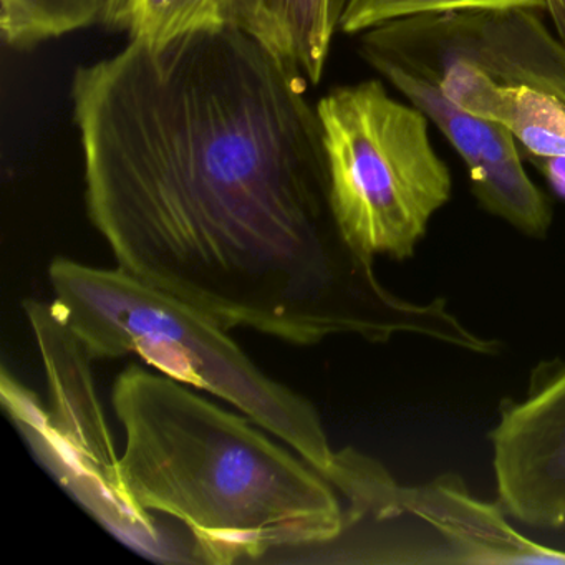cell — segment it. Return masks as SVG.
<instances>
[{"label":"cell","mask_w":565,"mask_h":565,"mask_svg":"<svg viewBox=\"0 0 565 565\" xmlns=\"http://www.w3.org/2000/svg\"><path fill=\"white\" fill-rule=\"evenodd\" d=\"M329 481L345 498V534L379 525L380 564H564L565 551L525 537L501 504L476 498L458 475L399 484L375 459L337 451ZM342 534V535H343Z\"/></svg>","instance_id":"8992f818"},{"label":"cell","mask_w":565,"mask_h":565,"mask_svg":"<svg viewBox=\"0 0 565 565\" xmlns=\"http://www.w3.org/2000/svg\"><path fill=\"white\" fill-rule=\"evenodd\" d=\"M309 87L231 22L77 67L85 203L118 269L294 345L415 335L478 349L446 299L396 296L340 233Z\"/></svg>","instance_id":"6da1fadb"},{"label":"cell","mask_w":565,"mask_h":565,"mask_svg":"<svg viewBox=\"0 0 565 565\" xmlns=\"http://www.w3.org/2000/svg\"><path fill=\"white\" fill-rule=\"evenodd\" d=\"M544 12L551 19L552 31L565 45V0H544Z\"/></svg>","instance_id":"2e32d148"},{"label":"cell","mask_w":565,"mask_h":565,"mask_svg":"<svg viewBox=\"0 0 565 565\" xmlns=\"http://www.w3.org/2000/svg\"><path fill=\"white\" fill-rule=\"evenodd\" d=\"M227 22V0H114L104 24L130 41L164 45Z\"/></svg>","instance_id":"8fae6325"},{"label":"cell","mask_w":565,"mask_h":565,"mask_svg":"<svg viewBox=\"0 0 565 565\" xmlns=\"http://www.w3.org/2000/svg\"><path fill=\"white\" fill-rule=\"evenodd\" d=\"M350 0H330V9H332L333 22H335L337 29H339L340 19H342L343 12H345L347 6Z\"/></svg>","instance_id":"e0dca14e"},{"label":"cell","mask_w":565,"mask_h":565,"mask_svg":"<svg viewBox=\"0 0 565 565\" xmlns=\"http://www.w3.org/2000/svg\"><path fill=\"white\" fill-rule=\"evenodd\" d=\"M499 504L522 524L565 531V360L539 363L489 433Z\"/></svg>","instance_id":"52a82bcc"},{"label":"cell","mask_w":565,"mask_h":565,"mask_svg":"<svg viewBox=\"0 0 565 565\" xmlns=\"http://www.w3.org/2000/svg\"><path fill=\"white\" fill-rule=\"evenodd\" d=\"M316 108L340 233L369 259H412L452 193L431 121L380 81L333 88Z\"/></svg>","instance_id":"277c9868"},{"label":"cell","mask_w":565,"mask_h":565,"mask_svg":"<svg viewBox=\"0 0 565 565\" xmlns=\"http://www.w3.org/2000/svg\"><path fill=\"white\" fill-rule=\"evenodd\" d=\"M114 0H0V31L12 49L45 42L104 24Z\"/></svg>","instance_id":"7c38bea8"},{"label":"cell","mask_w":565,"mask_h":565,"mask_svg":"<svg viewBox=\"0 0 565 565\" xmlns=\"http://www.w3.org/2000/svg\"><path fill=\"white\" fill-rule=\"evenodd\" d=\"M519 81L548 92L565 104V45L548 39L532 49L519 67Z\"/></svg>","instance_id":"5bb4252c"},{"label":"cell","mask_w":565,"mask_h":565,"mask_svg":"<svg viewBox=\"0 0 565 565\" xmlns=\"http://www.w3.org/2000/svg\"><path fill=\"white\" fill-rule=\"evenodd\" d=\"M537 161H541L542 171L555 193L565 198V158H547V160Z\"/></svg>","instance_id":"9a60e30c"},{"label":"cell","mask_w":565,"mask_h":565,"mask_svg":"<svg viewBox=\"0 0 565 565\" xmlns=\"http://www.w3.org/2000/svg\"><path fill=\"white\" fill-rule=\"evenodd\" d=\"M47 373L51 409L2 376V398L58 481L97 521L138 551L174 561L153 515L131 504L121 484L110 431L92 382V356L49 303L25 302Z\"/></svg>","instance_id":"5b68a950"},{"label":"cell","mask_w":565,"mask_h":565,"mask_svg":"<svg viewBox=\"0 0 565 565\" xmlns=\"http://www.w3.org/2000/svg\"><path fill=\"white\" fill-rule=\"evenodd\" d=\"M49 280L55 312L92 359L141 356L163 375L236 406L329 475L337 451L313 403L266 375L213 317L118 267L55 259Z\"/></svg>","instance_id":"3957f363"},{"label":"cell","mask_w":565,"mask_h":565,"mask_svg":"<svg viewBox=\"0 0 565 565\" xmlns=\"http://www.w3.org/2000/svg\"><path fill=\"white\" fill-rule=\"evenodd\" d=\"M111 405L125 431L118 471L128 499L183 522L194 562L231 565L342 537L345 508L332 482L253 419L138 365L118 375Z\"/></svg>","instance_id":"7a4b0ae2"},{"label":"cell","mask_w":565,"mask_h":565,"mask_svg":"<svg viewBox=\"0 0 565 565\" xmlns=\"http://www.w3.org/2000/svg\"><path fill=\"white\" fill-rule=\"evenodd\" d=\"M227 19L263 42L310 87L320 84L339 32L330 0H227Z\"/></svg>","instance_id":"30bf717a"},{"label":"cell","mask_w":565,"mask_h":565,"mask_svg":"<svg viewBox=\"0 0 565 565\" xmlns=\"http://www.w3.org/2000/svg\"><path fill=\"white\" fill-rule=\"evenodd\" d=\"M534 9L544 11V0H350L340 19L339 32L360 35L370 29L399 19L446 12L508 11Z\"/></svg>","instance_id":"4fadbf2b"},{"label":"cell","mask_w":565,"mask_h":565,"mask_svg":"<svg viewBox=\"0 0 565 565\" xmlns=\"http://www.w3.org/2000/svg\"><path fill=\"white\" fill-rule=\"evenodd\" d=\"M395 62L423 77L431 78L449 102L492 124L501 125L534 160L565 158V104L541 88L515 82H499L471 62Z\"/></svg>","instance_id":"9c48e42d"},{"label":"cell","mask_w":565,"mask_h":565,"mask_svg":"<svg viewBox=\"0 0 565 565\" xmlns=\"http://www.w3.org/2000/svg\"><path fill=\"white\" fill-rule=\"evenodd\" d=\"M366 64L418 107L458 151L482 210L525 236H547L554 221L551 201L529 177L518 141L505 128L456 107L431 78L383 58Z\"/></svg>","instance_id":"ba28073f"}]
</instances>
